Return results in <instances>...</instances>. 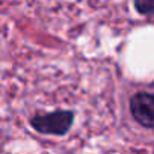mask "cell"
I'll return each instance as SVG.
<instances>
[{
    "label": "cell",
    "instance_id": "1",
    "mask_svg": "<svg viewBox=\"0 0 154 154\" xmlns=\"http://www.w3.org/2000/svg\"><path fill=\"white\" fill-rule=\"evenodd\" d=\"M74 124V112L68 109L35 113L30 118V125L35 131L47 136H63Z\"/></svg>",
    "mask_w": 154,
    "mask_h": 154
},
{
    "label": "cell",
    "instance_id": "2",
    "mask_svg": "<svg viewBox=\"0 0 154 154\" xmlns=\"http://www.w3.org/2000/svg\"><path fill=\"white\" fill-rule=\"evenodd\" d=\"M130 113L143 128L154 130V94L140 91L130 98Z\"/></svg>",
    "mask_w": 154,
    "mask_h": 154
},
{
    "label": "cell",
    "instance_id": "3",
    "mask_svg": "<svg viewBox=\"0 0 154 154\" xmlns=\"http://www.w3.org/2000/svg\"><path fill=\"white\" fill-rule=\"evenodd\" d=\"M133 5L137 14L154 21V0H133Z\"/></svg>",
    "mask_w": 154,
    "mask_h": 154
}]
</instances>
